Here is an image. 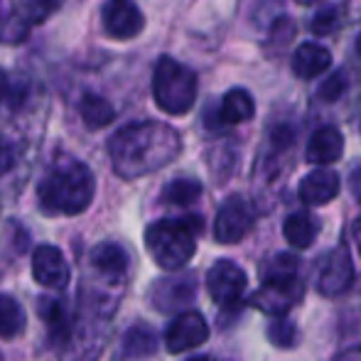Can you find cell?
I'll use <instances>...</instances> for the list:
<instances>
[{"label":"cell","mask_w":361,"mask_h":361,"mask_svg":"<svg viewBox=\"0 0 361 361\" xmlns=\"http://www.w3.org/2000/svg\"><path fill=\"white\" fill-rule=\"evenodd\" d=\"M180 150V133L160 121H138L123 126L109 140L111 165L126 180H135L170 165Z\"/></svg>","instance_id":"1"},{"label":"cell","mask_w":361,"mask_h":361,"mask_svg":"<svg viewBox=\"0 0 361 361\" xmlns=\"http://www.w3.org/2000/svg\"><path fill=\"white\" fill-rule=\"evenodd\" d=\"M96 182L91 170L79 160L62 157L54 162L37 187L39 209L49 216H74L91 204Z\"/></svg>","instance_id":"2"},{"label":"cell","mask_w":361,"mask_h":361,"mask_svg":"<svg viewBox=\"0 0 361 361\" xmlns=\"http://www.w3.org/2000/svg\"><path fill=\"white\" fill-rule=\"evenodd\" d=\"M204 231V219L190 214L182 219H162L147 226L145 248L152 261L165 271H180L197 251V236Z\"/></svg>","instance_id":"3"},{"label":"cell","mask_w":361,"mask_h":361,"mask_svg":"<svg viewBox=\"0 0 361 361\" xmlns=\"http://www.w3.org/2000/svg\"><path fill=\"white\" fill-rule=\"evenodd\" d=\"M152 96L160 111L185 116L197 101V74L172 57H160L152 74Z\"/></svg>","instance_id":"4"},{"label":"cell","mask_w":361,"mask_h":361,"mask_svg":"<svg viewBox=\"0 0 361 361\" xmlns=\"http://www.w3.org/2000/svg\"><path fill=\"white\" fill-rule=\"evenodd\" d=\"M305 286L300 276L293 278H273V281H263V286L251 295V307L261 310V312L271 314V317H286V312L295 307L302 300Z\"/></svg>","instance_id":"5"},{"label":"cell","mask_w":361,"mask_h":361,"mask_svg":"<svg viewBox=\"0 0 361 361\" xmlns=\"http://www.w3.org/2000/svg\"><path fill=\"white\" fill-rule=\"evenodd\" d=\"M207 290L212 300L221 307H236L246 290V273L241 266H236L228 258H221L207 273Z\"/></svg>","instance_id":"6"},{"label":"cell","mask_w":361,"mask_h":361,"mask_svg":"<svg viewBox=\"0 0 361 361\" xmlns=\"http://www.w3.org/2000/svg\"><path fill=\"white\" fill-rule=\"evenodd\" d=\"M354 276L357 271H354L352 256H349L347 246H339L324 256L322 268L317 273V290L324 298H337L354 286Z\"/></svg>","instance_id":"7"},{"label":"cell","mask_w":361,"mask_h":361,"mask_svg":"<svg viewBox=\"0 0 361 361\" xmlns=\"http://www.w3.org/2000/svg\"><path fill=\"white\" fill-rule=\"evenodd\" d=\"M253 226V209L241 195H231L221 204L214 221V238L219 243H238Z\"/></svg>","instance_id":"8"},{"label":"cell","mask_w":361,"mask_h":361,"mask_svg":"<svg viewBox=\"0 0 361 361\" xmlns=\"http://www.w3.org/2000/svg\"><path fill=\"white\" fill-rule=\"evenodd\" d=\"M101 25L109 37L130 39L143 32L145 18L135 0H106L104 10H101Z\"/></svg>","instance_id":"9"},{"label":"cell","mask_w":361,"mask_h":361,"mask_svg":"<svg viewBox=\"0 0 361 361\" xmlns=\"http://www.w3.org/2000/svg\"><path fill=\"white\" fill-rule=\"evenodd\" d=\"M197 298V278L192 273L160 278L150 288V302L160 312H180Z\"/></svg>","instance_id":"10"},{"label":"cell","mask_w":361,"mask_h":361,"mask_svg":"<svg viewBox=\"0 0 361 361\" xmlns=\"http://www.w3.org/2000/svg\"><path fill=\"white\" fill-rule=\"evenodd\" d=\"M209 337V324L207 319L202 317V312H182L177 314L175 319L170 322L165 332V347L170 354H182V352H190V349L200 347V344L207 342Z\"/></svg>","instance_id":"11"},{"label":"cell","mask_w":361,"mask_h":361,"mask_svg":"<svg viewBox=\"0 0 361 361\" xmlns=\"http://www.w3.org/2000/svg\"><path fill=\"white\" fill-rule=\"evenodd\" d=\"M256 114V104H253V96L246 89H231L228 94H224L219 109L207 111V128L219 130L226 128V126H236L243 121H251Z\"/></svg>","instance_id":"12"},{"label":"cell","mask_w":361,"mask_h":361,"mask_svg":"<svg viewBox=\"0 0 361 361\" xmlns=\"http://www.w3.org/2000/svg\"><path fill=\"white\" fill-rule=\"evenodd\" d=\"M32 276L39 286L49 290H62L69 283V266L62 251L54 246H37L32 256Z\"/></svg>","instance_id":"13"},{"label":"cell","mask_w":361,"mask_h":361,"mask_svg":"<svg viewBox=\"0 0 361 361\" xmlns=\"http://www.w3.org/2000/svg\"><path fill=\"white\" fill-rule=\"evenodd\" d=\"M298 195H300V200L310 207L329 204V202L339 195V175L327 170V167H317L314 172L302 177Z\"/></svg>","instance_id":"14"},{"label":"cell","mask_w":361,"mask_h":361,"mask_svg":"<svg viewBox=\"0 0 361 361\" xmlns=\"http://www.w3.org/2000/svg\"><path fill=\"white\" fill-rule=\"evenodd\" d=\"M91 268L106 278V283H118L123 286L128 276V253L118 243H99L89 256Z\"/></svg>","instance_id":"15"},{"label":"cell","mask_w":361,"mask_h":361,"mask_svg":"<svg viewBox=\"0 0 361 361\" xmlns=\"http://www.w3.org/2000/svg\"><path fill=\"white\" fill-rule=\"evenodd\" d=\"M37 310H39V317L47 324L49 339L64 347L69 342V337H72V329L76 322L74 314L69 312V307L59 298H47L44 295V298H39Z\"/></svg>","instance_id":"16"},{"label":"cell","mask_w":361,"mask_h":361,"mask_svg":"<svg viewBox=\"0 0 361 361\" xmlns=\"http://www.w3.org/2000/svg\"><path fill=\"white\" fill-rule=\"evenodd\" d=\"M344 152V135L334 126H322L312 133L305 157L312 165H332Z\"/></svg>","instance_id":"17"},{"label":"cell","mask_w":361,"mask_h":361,"mask_svg":"<svg viewBox=\"0 0 361 361\" xmlns=\"http://www.w3.org/2000/svg\"><path fill=\"white\" fill-rule=\"evenodd\" d=\"M293 72L302 79H314V76L324 74L329 67H332V54H329L327 47L317 42H305L295 49L293 54Z\"/></svg>","instance_id":"18"},{"label":"cell","mask_w":361,"mask_h":361,"mask_svg":"<svg viewBox=\"0 0 361 361\" xmlns=\"http://www.w3.org/2000/svg\"><path fill=\"white\" fill-rule=\"evenodd\" d=\"M317 221H314L312 214H307V212H295V214H290L286 219V224H283V236H286V241L290 243L293 248H310L314 243V238H317Z\"/></svg>","instance_id":"19"},{"label":"cell","mask_w":361,"mask_h":361,"mask_svg":"<svg viewBox=\"0 0 361 361\" xmlns=\"http://www.w3.org/2000/svg\"><path fill=\"white\" fill-rule=\"evenodd\" d=\"M155 349H157V334L147 324H133L123 334V342H121V354L126 359L150 357V354H155Z\"/></svg>","instance_id":"20"},{"label":"cell","mask_w":361,"mask_h":361,"mask_svg":"<svg viewBox=\"0 0 361 361\" xmlns=\"http://www.w3.org/2000/svg\"><path fill=\"white\" fill-rule=\"evenodd\" d=\"M25 310L13 295H0V339H13L25 329Z\"/></svg>","instance_id":"21"},{"label":"cell","mask_w":361,"mask_h":361,"mask_svg":"<svg viewBox=\"0 0 361 361\" xmlns=\"http://www.w3.org/2000/svg\"><path fill=\"white\" fill-rule=\"evenodd\" d=\"M79 114L89 128H104V126H109L111 121L116 118L114 106H111L104 96H96V94H86L84 99H81Z\"/></svg>","instance_id":"22"},{"label":"cell","mask_w":361,"mask_h":361,"mask_svg":"<svg viewBox=\"0 0 361 361\" xmlns=\"http://www.w3.org/2000/svg\"><path fill=\"white\" fill-rule=\"evenodd\" d=\"M202 197V185L190 177H177L162 190V202L172 207H190Z\"/></svg>","instance_id":"23"},{"label":"cell","mask_w":361,"mask_h":361,"mask_svg":"<svg viewBox=\"0 0 361 361\" xmlns=\"http://www.w3.org/2000/svg\"><path fill=\"white\" fill-rule=\"evenodd\" d=\"M30 20L27 15H20V13H10L5 18H0V42L5 44H18L27 39L30 32Z\"/></svg>","instance_id":"24"},{"label":"cell","mask_w":361,"mask_h":361,"mask_svg":"<svg viewBox=\"0 0 361 361\" xmlns=\"http://www.w3.org/2000/svg\"><path fill=\"white\" fill-rule=\"evenodd\" d=\"M268 339H271L273 347L281 349H293L300 342V332L290 319L286 317H273L268 324Z\"/></svg>","instance_id":"25"},{"label":"cell","mask_w":361,"mask_h":361,"mask_svg":"<svg viewBox=\"0 0 361 361\" xmlns=\"http://www.w3.org/2000/svg\"><path fill=\"white\" fill-rule=\"evenodd\" d=\"M298 258L293 253H281V256H273L271 261L263 263L261 281H273V278H293L300 276L298 273Z\"/></svg>","instance_id":"26"},{"label":"cell","mask_w":361,"mask_h":361,"mask_svg":"<svg viewBox=\"0 0 361 361\" xmlns=\"http://www.w3.org/2000/svg\"><path fill=\"white\" fill-rule=\"evenodd\" d=\"M310 27H312V35H319V37L332 35L334 30L339 27V8H332V5H329V8H322L312 18Z\"/></svg>","instance_id":"27"},{"label":"cell","mask_w":361,"mask_h":361,"mask_svg":"<svg viewBox=\"0 0 361 361\" xmlns=\"http://www.w3.org/2000/svg\"><path fill=\"white\" fill-rule=\"evenodd\" d=\"M344 91H347V74L334 72L322 81V86H319V99L332 104V101L342 99Z\"/></svg>","instance_id":"28"},{"label":"cell","mask_w":361,"mask_h":361,"mask_svg":"<svg viewBox=\"0 0 361 361\" xmlns=\"http://www.w3.org/2000/svg\"><path fill=\"white\" fill-rule=\"evenodd\" d=\"M64 5V0H30L27 3V20L30 23H42L44 18H49V15L54 13V10H59Z\"/></svg>","instance_id":"29"},{"label":"cell","mask_w":361,"mask_h":361,"mask_svg":"<svg viewBox=\"0 0 361 361\" xmlns=\"http://www.w3.org/2000/svg\"><path fill=\"white\" fill-rule=\"evenodd\" d=\"M349 190H352L354 200L361 202V167L352 170V175H349Z\"/></svg>","instance_id":"30"},{"label":"cell","mask_w":361,"mask_h":361,"mask_svg":"<svg viewBox=\"0 0 361 361\" xmlns=\"http://www.w3.org/2000/svg\"><path fill=\"white\" fill-rule=\"evenodd\" d=\"M13 162H15V152L10 147H0V175L8 172L13 167Z\"/></svg>","instance_id":"31"},{"label":"cell","mask_w":361,"mask_h":361,"mask_svg":"<svg viewBox=\"0 0 361 361\" xmlns=\"http://www.w3.org/2000/svg\"><path fill=\"white\" fill-rule=\"evenodd\" d=\"M332 361H361V349L359 347L344 349V352H339Z\"/></svg>","instance_id":"32"},{"label":"cell","mask_w":361,"mask_h":361,"mask_svg":"<svg viewBox=\"0 0 361 361\" xmlns=\"http://www.w3.org/2000/svg\"><path fill=\"white\" fill-rule=\"evenodd\" d=\"M352 238H354V243H357V248L361 253V214L354 219V224H352Z\"/></svg>","instance_id":"33"},{"label":"cell","mask_w":361,"mask_h":361,"mask_svg":"<svg viewBox=\"0 0 361 361\" xmlns=\"http://www.w3.org/2000/svg\"><path fill=\"white\" fill-rule=\"evenodd\" d=\"M5 91H8V79H5V74L0 72V101H3Z\"/></svg>","instance_id":"34"},{"label":"cell","mask_w":361,"mask_h":361,"mask_svg":"<svg viewBox=\"0 0 361 361\" xmlns=\"http://www.w3.org/2000/svg\"><path fill=\"white\" fill-rule=\"evenodd\" d=\"M295 3H300V5H314V3H319V0H295Z\"/></svg>","instance_id":"35"},{"label":"cell","mask_w":361,"mask_h":361,"mask_svg":"<svg viewBox=\"0 0 361 361\" xmlns=\"http://www.w3.org/2000/svg\"><path fill=\"white\" fill-rule=\"evenodd\" d=\"M357 54H359V59H361V35L357 37Z\"/></svg>","instance_id":"36"},{"label":"cell","mask_w":361,"mask_h":361,"mask_svg":"<svg viewBox=\"0 0 361 361\" xmlns=\"http://www.w3.org/2000/svg\"><path fill=\"white\" fill-rule=\"evenodd\" d=\"M187 361H209L207 357H192V359H187Z\"/></svg>","instance_id":"37"}]
</instances>
